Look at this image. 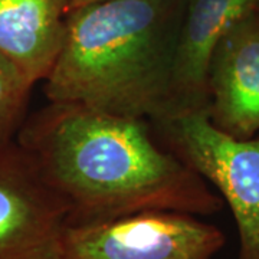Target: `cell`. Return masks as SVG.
Returning <instances> with one entry per match:
<instances>
[{
	"label": "cell",
	"instance_id": "obj_1",
	"mask_svg": "<svg viewBox=\"0 0 259 259\" xmlns=\"http://www.w3.org/2000/svg\"><path fill=\"white\" fill-rule=\"evenodd\" d=\"M16 141L68 203V223L147 210L209 216L223 207L203 177L158 141L148 120L49 102L25 120Z\"/></svg>",
	"mask_w": 259,
	"mask_h": 259
},
{
	"label": "cell",
	"instance_id": "obj_2",
	"mask_svg": "<svg viewBox=\"0 0 259 259\" xmlns=\"http://www.w3.org/2000/svg\"><path fill=\"white\" fill-rule=\"evenodd\" d=\"M186 0H98L68 12L61 52L44 81L49 102L157 120L171 108Z\"/></svg>",
	"mask_w": 259,
	"mask_h": 259
},
{
	"label": "cell",
	"instance_id": "obj_3",
	"mask_svg": "<svg viewBox=\"0 0 259 259\" xmlns=\"http://www.w3.org/2000/svg\"><path fill=\"white\" fill-rule=\"evenodd\" d=\"M158 141L221 192L239 233L238 259H259V139L216 128L207 110H177L150 121Z\"/></svg>",
	"mask_w": 259,
	"mask_h": 259
},
{
	"label": "cell",
	"instance_id": "obj_4",
	"mask_svg": "<svg viewBox=\"0 0 259 259\" xmlns=\"http://www.w3.org/2000/svg\"><path fill=\"white\" fill-rule=\"evenodd\" d=\"M223 232L196 214L147 210L93 223H68L61 259H210Z\"/></svg>",
	"mask_w": 259,
	"mask_h": 259
},
{
	"label": "cell",
	"instance_id": "obj_5",
	"mask_svg": "<svg viewBox=\"0 0 259 259\" xmlns=\"http://www.w3.org/2000/svg\"><path fill=\"white\" fill-rule=\"evenodd\" d=\"M69 206L15 140L0 147V259H61Z\"/></svg>",
	"mask_w": 259,
	"mask_h": 259
},
{
	"label": "cell",
	"instance_id": "obj_6",
	"mask_svg": "<svg viewBox=\"0 0 259 259\" xmlns=\"http://www.w3.org/2000/svg\"><path fill=\"white\" fill-rule=\"evenodd\" d=\"M212 124L239 140L259 131V13L235 23L219 40L207 71Z\"/></svg>",
	"mask_w": 259,
	"mask_h": 259
},
{
	"label": "cell",
	"instance_id": "obj_7",
	"mask_svg": "<svg viewBox=\"0 0 259 259\" xmlns=\"http://www.w3.org/2000/svg\"><path fill=\"white\" fill-rule=\"evenodd\" d=\"M258 3L186 0L177 36L170 111L207 110V71L213 51L235 23L258 9Z\"/></svg>",
	"mask_w": 259,
	"mask_h": 259
},
{
	"label": "cell",
	"instance_id": "obj_8",
	"mask_svg": "<svg viewBox=\"0 0 259 259\" xmlns=\"http://www.w3.org/2000/svg\"><path fill=\"white\" fill-rule=\"evenodd\" d=\"M68 12L66 0H0V56L32 85L55 64Z\"/></svg>",
	"mask_w": 259,
	"mask_h": 259
},
{
	"label": "cell",
	"instance_id": "obj_9",
	"mask_svg": "<svg viewBox=\"0 0 259 259\" xmlns=\"http://www.w3.org/2000/svg\"><path fill=\"white\" fill-rule=\"evenodd\" d=\"M32 88L33 85L8 59L0 56V147L16 140L26 120Z\"/></svg>",
	"mask_w": 259,
	"mask_h": 259
},
{
	"label": "cell",
	"instance_id": "obj_10",
	"mask_svg": "<svg viewBox=\"0 0 259 259\" xmlns=\"http://www.w3.org/2000/svg\"><path fill=\"white\" fill-rule=\"evenodd\" d=\"M93 2H98V0H66L68 3V9H75V8H79L83 5H88V3H93Z\"/></svg>",
	"mask_w": 259,
	"mask_h": 259
},
{
	"label": "cell",
	"instance_id": "obj_11",
	"mask_svg": "<svg viewBox=\"0 0 259 259\" xmlns=\"http://www.w3.org/2000/svg\"><path fill=\"white\" fill-rule=\"evenodd\" d=\"M256 10H258V13H259V3H258V9H256Z\"/></svg>",
	"mask_w": 259,
	"mask_h": 259
}]
</instances>
